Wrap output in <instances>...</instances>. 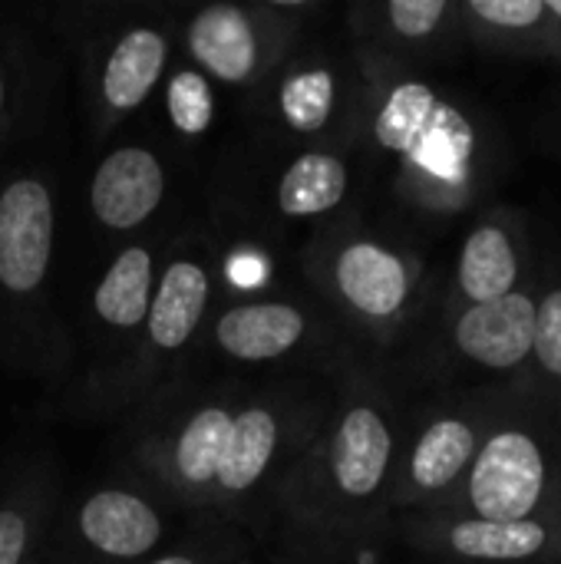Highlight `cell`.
<instances>
[{
	"label": "cell",
	"instance_id": "603a6c76",
	"mask_svg": "<svg viewBox=\"0 0 561 564\" xmlns=\"http://www.w3.org/2000/svg\"><path fill=\"white\" fill-rule=\"evenodd\" d=\"M165 112L182 139H202L215 122V86L195 66H179L165 83Z\"/></svg>",
	"mask_w": 561,
	"mask_h": 564
},
{
	"label": "cell",
	"instance_id": "30bf717a",
	"mask_svg": "<svg viewBox=\"0 0 561 564\" xmlns=\"http://www.w3.org/2000/svg\"><path fill=\"white\" fill-rule=\"evenodd\" d=\"M136 479L99 482L83 492L56 529L53 564H142L169 539V519Z\"/></svg>",
	"mask_w": 561,
	"mask_h": 564
},
{
	"label": "cell",
	"instance_id": "ffe728a7",
	"mask_svg": "<svg viewBox=\"0 0 561 564\" xmlns=\"http://www.w3.org/2000/svg\"><path fill=\"white\" fill-rule=\"evenodd\" d=\"M56 516V479L26 463L0 492V564H36Z\"/></svg>",
	"mask_w": 561,
	"mask_h": 564
},
{
	"label": "cell",
	"instance_id": "2e32d148",
	"mask_svg": "<svg viewBox=\"0 0 561 564\" xmlns=\"http://www.w3.org/2000/svg\"><path fill=\"white\" fill-rule=\"evenodd\" d=\"M350 188H354V175L344 149H331V145L291 149V155L274 172L268 215L284 225L324 221L347 202Z\"/></svg>",
	"mask_w": 561,
	"mask_h": 564
},
{
	"label": "cell",
	"instance_id": "5b68a950",
	"mask_svg": "<svg viewBox=\"0 0 561 564\" xmlns=\"http://www.w3.org/2000/svg\"><path fill=\"white\" fill-rule=\"evenodd\" d=\"M344 330L304 294L238 297L218 307L195 344L188 367L271 377V373H344Z\"/></svg>",
	"mask_w": 561,
	"mask_h": 564
},
{
	"label": "cell",
	"instance_id": "e0dca14e",
	"mask_svg": "<svg viewBox=\"0 0 561 564\" xmlns=\"http://www.w3.org/2000/svg\"><path fill=\"white\" fill-rule=\"evenodd\" d=\"M413 535L436 552L463 562H529L542 555L555 532L542 519L529 522H483L470 516H430L410 525Z\"/></svg>",
	"mask_w": 561,
	"mask_h": 564
},
{
	"label": "cell",
	"instance_id": "cb8c5ba5",
	"mask_svg": "<svg viewBox=\"0 0 561 564\" xmlns=\"http://www.w3.org/2000/svg\"><path fill=\"white\" fill-rule=\"evenodd\" d=\"M450 10L453 7L446 0H390L377 7L374 17L380 20V30L390 33L393 40L420 43V40H430L443 26Z\"/></svg>",
	"mask_w": 561,
	"mask_h": 564
},
{
	"label": "cell",
	"instance_id": "4fadbf2b",
	"mask_svg": "<svg viewBox=\"0 0 561 564\" xmlns=\"http://www.w3.org/2000/svg\"><path fill=\"white\" fill-rule=\"evenodd\" d=\"M172 26L132 20L103 50L96 73V129L99 135L139 112L169 73Z\"/></svg>",
	"mask_w": 561,
	"mask_h": 564
},
{
	"label": "cell",
	"instance_id": "4316f807",
	"mask_svg": "<svg viewBox=\"0 0 561 564\" xmlns=\"http://www.w3.org/2000/svg\"><path fill=\"white\" fill-rule=\"evenodd\" d=\"M470 13L499 30H529L546 17V0H473Z\"/></svg>",
	"mask_w": 561,
	"mask_h": 564
},
{
	"label": "cell",
	"instance_id": "277c9868",
	"mask_svg": "<svg viewBox=\"0 0 561 564\" xmlns=\"http://www.w3.org/2000/svg\"><path fill=\"white\" fill-rule=\"evenodd\" d=\"M188 238V235H185ZM218 291V264L205 241L188 238L165 258L155 278L149 314L129 347L93 373L76 393V406L89 416H129L139 403L172 383L192 360L198 334L212 317Z\"/></svg>",
	"mask_w": 561,
	"mask_h": 564
},
{
	"label": "cell",
	"instance_id": "7c38bea8",
	"mask_svg": "<svg viewBox=\"0 0 561 564\" xmlns=\"http://www.w3.org/2000/svg\"><path fill=\"white\" fill-rule=\"evenodd\" d=\"M56 248V198L43 175L23 172L0 185V294L33 301L43 294Z\"/></svg>",
	"mask_w": 561,
	"mask_h": 564
},
{
	"label": "cell",
	"instance_id": "d4e9b609",
	"mask_svg": "<svg viewBox=\"0 0 561 564\" xmlns=\"http://www.w3.org/2000/svg\"><path fill=\"white\" fill-rule=\"evenodd\" d=\"M532 354L549 377L561 380V288L549 291L536 307V344Z\"/></svg>",
	"mask_w": 561,
	"mask_h": 564
},
{
	"label": "cell",
	"instance_id": "52a82bcc",
	"mask_svg": "<svg viewBox=\"0 0 561 564\" xmlns=\"http://www.w3.org/2000/svg\"><path fill=\"white\" fill-rule=\"evenodd\" d=\"M304 3H202L182 26V50L192 66L212 83L231 93L255 96L281 59L308 33Z\"/></svg>",
	"mask_w": 561,
	"mask_h": 564
},
{
	"label": "cell",
	"instance_id": "ba28073f",
	"mask_svg": "<svg viewBox=\"0 0 561 564\" xmlns=\"http://www.w3.org/2000/svg\"><path fill=\"white\" fill-rule=\"evenodd\" d=\"M251 102L268 135H278L294 149H344V132H350L360 116L357 83L350 76L347 56L311 43L308 33L251 96Z\"/></svg>",
	"mask_w": 561,
	"mask_h": 564
},
{
	"label": "cell",
	"instance_id": "9c48e42d",
	"mask_svg": "<svg viewBox=\"0 0 561 564\" xmlns=\"http://www.w3.org/2000/svg\"><path fill=\"white\" fill-rule=\"evenodd\" d=\"M374 145L403 165L410 182L460 185L473 152L466 116L427 79H397L377 93L367 126Z\"/></svg>",
	"mask_w": 561,
	"mask_h": 564
},
{
	"label": "cell",
	"instance_id": "9a60e30c",
	"mask_svg": "<svg viewBox=\"0 0 561 564\" xmlns=\"http://www.w3.org/2000/svg\"><path fill=\"white\" fill-rule=\"evenodd\" d=\"M479 449V433L466 416H433L393 473L390 506L433 509L470 473Z\"/></svg>",
	"mask_w": 561,
	"mask_h": 564
},
{
	"label": "cell",
	"instance_id": "ac0fdd59",
	"mask_svg": "<svg viewBox=\"0 0 561 564\" xmlns=\"http://www.w3.org/2000/svg\"><path fill=\"white\" fill-rule=\"evenodd\" d=\"M536 301L529 294H506L489 304H470L453 327L456 350L489 370H516L532 357Z\"/></svg>",
	"mask_w": 561,
	"mask_h": 564
},
{
	"label": "cell",
	"instance_id": "44dd1931",
	"mask_svg": "<svg viewBox=\"0 0 561 564\" xmlns=\"http://www.w3.org/2000/svg\"><path fill=\"white\" fill-rule=\"evenodd\" d=\"M519 254L503 225H479L466 238L456 264V288L470 304H489L516 291Z\"/></svg>",
	"mask_w": 561,
	"mask_h": 564
},
{
	"label": "cell",
	"instance_id": "7a4b0ae2",
	"mask_svg": "<svg viewBox=\"0 0 561 564\" xmlns=\"http://www.w3.org/2000/svg\"><path fill=\"white\" fill-rule=\"evenodd\" d=\"M251 377L185 367L172 383L122 416L129 479L192 519L205 516L218 459Z\"/></svg>",
	"mask_w": 561,
	"mask_h": 564
},
{
	"label": "cell",
	"instance_id": "f546056e",
	"mask_svg": "<svg viewBox=\"0 0 561 564\" xmlns=\"http://www.w3.org/2000/svg\"><path fill=\"white\" fill-rule=\"evenodd\" d=\"M268 555V552H265ZM268 562L271 564H308V562H284V558H274V555H268Z\"/></svg>",
	"mask_w": 561,
	"mask_h": 564
},
{
	"label": "cell",
	"instance_id": "f1b7e54d",
	"mask_svg": "<svg viewBox=\"0 0 561 564\" xmlns=\"http://www.w3.org/2000/svg\"><path fill=\"white\" fill-rule=\"evenodd\" d=\"M546 13H552V17L561 20V0H546Z\"/></svg>",
	"mask_w": 561,
	"mask_h": 564
},
{
	"label": "cell",
	"instance_id": "8fae6325",
	"mask_svg": "<svg viewBox=\"0 0 561 564\" xmlns=\"http://www.w3.org/2000/svg\"><path fill=\"white\" fill-rule=\"evenodd\" d=\"M466 476L470 519L529 522L549 502L555 463L552 449L532 430L503 426L479 443Z\"/></svg>",
	"mask_w": 561,
	"mask_h": 564
},
{
	"label": "cell",
	"instance_id": "6da1fadb",
	"mask_svg": "<svg viewBox=\"0 0 561 564\" xmlns=\"http://www.w3.org/2000/svg\"><path fill=\"white\" fill-rule=\"evenodd\" d=\"M397 430L384 397L354 367L317 436L268 499L258 542L284 562L344 564L390 509Z\"/></svg>",
	"mask_w": 561,
	"mask_h": 564
},
{
	"label": "cell",
	"instance_id": "5bb4252c",
	"mask_svg": "<svg viewBox=\"0 0 561 564\" xmlns=\"http://www.w3.org/2000/svg\"><path fill=\"white\" fill-rule=\"evenodd\" d=\"M169 172L155 149L122 142L109 149L89 178V212L109 235L139 231L165 202Z\"/></svg>",
	"mask_w": 561,
	"mask_h": 564
},
{
	"label": "cell",
	"instance_id": "83f0119b",
	"mask_svg": "<svg viewBox=\"0 0 561 564\" xmlns=\"http://www.w3.org/2000/svg\"><path fill=\"white\" fill-rule=\"evenodd\" d=\"M235 564H271V562H268V555H265V549H261V542H258L248 555H241Z\"/></svg>",
	"mask_w": 561,
	"mask_h": 564
},
{
	"label": "cell",
	"instance_id": "484cf974",
	"mask_svg": "<svg viewBox=\"0 0 561 564\" xmlns=\"http://www.w3.org/2000/svg\"><path fill=\"white\" fill-rule=\"evenodd\" d=\"M23 112V63L0 26V145L13 135V122Z\"/></svg>",
	"mask_w": 561,
	"mask_h": 564
},
{
	"label": "cell",
	"instance_id": "8992f818",
	"mask_svg": "<svg viewBox=\"0 0 561 564\" xmlns=\"http://www.w3.org/2000/svg\"><path fill=\"white\" fill-rule=\"evenodd\" d=\"M308 294L341 330L380 334L403 321L413 301V264L377 235L341 221L314 231L298 254Z\"/></svg>",
	"mask_w": 561,
	"mask_h": 564
},
{
	"label": "cell",
	"instance_id": "3957f363",
	"mask_svg": "<svg viewBox=\"0 0 561 564\" xmlns=\"http://www.w3.org/2000/svg\"><path fill=\"white\" fill-rule=\"evenodd\" d=\"M337 380L341 373L251 377L202 519L238 525L258 539L268 499L327 420Z\"/></svg>",
	"mask_w": 561,
	"mask_h": 564
},
{
	"label": "cell",
	"instance_id": "7402d4cb",
	"mask_svg": "<svg viewBox=\"0 0 561 564\" xmlns=\"http://www.w3.org/2000/svg\"><path fill=\"white\" fill-rule=\"evenodd\" d=\"M258 545V539L238 525L195 519V529L172 549H162L142 564H235Z\"/></svg>",
	"mask_w": 561,
	"mask_h": 564
},
{
	"label": "cell",
	"instance_id": "d6986e66",
	"mask_svg": "<svg viewBox=\"0 0 561 564\" xmlns=\"http://www.w3.org/2000/svg\"><path fill=\"white\" fill-rule=\"evenodd\" d=\"M155 278H159L155 248L152 245H139V241L136 245H126L109 261V268L103 271V278L93 288V301H89L93 324L103 334H109L116 344H126L129 347V340L139 334V327H142V321L149 314L152 291H155Z\"/></svg>",
	"mask_w": 561,
	"mask_h": 564
}]
</instances>
